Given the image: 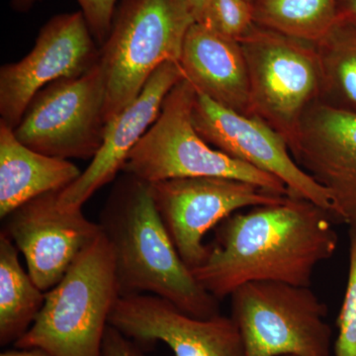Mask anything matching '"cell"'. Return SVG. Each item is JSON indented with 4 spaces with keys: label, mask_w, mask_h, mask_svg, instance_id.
Wrapping results in <instances>:
<instances>
[{
    "label": "cell",
    "mask_w": 356,
    "mask_h": 356,
    "mask_svg": "<svg viewBox=\"0 0 356 356\" xmlns=\"http://www.w3.org/2000/svg\"><path fill=\"white\" fill-rule=\"evenodd\" d=\"M238 42L247 62L252 116L289 145L306 110L320 100L322 74L315 44L257 25Z\"/></svg>",
    "instance_id": "7"
},
{
    "label": "cell",
    "mask_w": 356,
    "mask_h": 356,
    "mask_svg": "<svg viewBox=\"0 0 356 356\" xmlns=\"http://www.w3.org/2000/svg\"><path fill=\"white\" fill-rule=\"evenodd\" d=\"M98 222L113 252L121 296L154 295L197 318L221 314L220 301L199 284L178 254L156 209L151 184L124 173Z\"/></svg>",
    "instance_id": "2"
},
{
    "label": "cell",
    "mask_w": 356,
    "mask_h": 356,
    "mask_svg": "<svg viewBox=\"0 0 356 356\" xmlns=\"http://www.w3.org/2000/svg\"><path fill=\"white\" fill-rule=\"evenodd\" d=\"M288 146L329 194L337 222L356 229V114L315 102Z\"/></svg>",
    "instance_id": "14"
},
{
    "label": "cell",
    "mask_w": 356,
    "mask_h": 356,
    "mask_svg": "<svg viewBox=\"0 0 356 356\" xmlns=\"http://www.w3.org/2000/svg\"><path fill=\"white\" fill-rule=\"evenodd\" d=\"M96 43L108 38L118 0H76Z\"/></svg>",
    "instance_id": "23"
},
{
    "label": "cell",
    "mask_w": 356,
    "mask_h": 356,
    "mask_svg": "<svg viewBox=\"0 0 356 356\" xmlns=\"http://www.w3.org/2000/svg\"><path fill=\"white\" fill-rule=\"evenodd\" d=\"M184 79L178 62H166L156 69L140 95L106 124L102 147L88 168L58 193L63 208H83L95 192L113 181L123 170L134 147L158 119L166 95Z\"/></svg>",
    "instance_id": "15"
},
{
    "label": "cell",
    "mask_w": 356,
    "mask_h": 356,
    "mask_svg": "<svg viewBox=\"0 0 356 356\" xmlns=\"http://www.w3.org/2000/svg\"><path fill=\"white\" fill-rule=\"evenodd\" d=\"M243 356H334L327 307L310 287L250 282L231 295Z\"/></svg>",
    "instance_id": "6"
},
{
    "label": "cell",
    "mask_w": 356,
    "mask_h": 356,
    "mask_svg": "<svg viewBox=\"0 0 356 356\" xmlns=\"http://www.w3.org/2000/svg\"><path fill=\"white\" fill-rule=\"evenodd\" d=\"M192 121L210 146L277 177L291 197L311 201L334 217L327 192L297 163L286 140L266 122L222 107L197 91Z\"/></svg>",
    "instance_id": "11"
},
{
    "label": "cell",
    "mask_w": 356,
    "mask_h": 356,
    "mask_svg": "<svg viewBox=\"0 0 356 356\" xmlns=\"http://www.w3.org/2000/svg\"><path fill=\"white\" fill-rule=\"evenodd\" d=\"M187 2H188L189 8H191L195 22L202 24L205 20L211 0H187Z\"/></svg>",
    "instance_id": "25"
},
{
    "label": "cell",
    "mask_w": 356,
    "mask_h": 356,
    "mask_svg": "<svg viewBox=\"0 0 356 356\" xmlns=\"http://www.w3.org/2000/svg\"><path fill=\"white\" fill-rule=\"evenodd\" d=\"M69 159L46 156L26 147L13 128L0 121V218L33 199L62 191L81 177Z\"/></svg>",
    "instance_id": "17"
},
{
    "label": "cell",
    "mask_w": 356,
    "mask_h": 356,
    "mask_svg": "<svg viewBox=\"0 0 356 356\" xmlns=\"http://www.w3.org/2000/svg\"><path fill=\"white\" fill-rule=\"evenodd\" d=\"M203 25L227 38L240 41L254 29V6L250 0H211Z\"/></svg>",
    "instance_id": "21"
},
{
    "label": "cell",
    "mask_w": 356,
    "mask_h": 356,
    "mask_svg": "<svg viewBox=\"0 0 356 356\" xmlns=\"http://www.w3.org/2000/svg\"><path fill=\"white\" fill-rule=\"evenodd\" d=\"M315 47L322 74L318 102L356 114V23L337 15Z\"/></svg>",
    "instance_id": "19"
},
{
    "label": "cell",
    "mask_w": 356,
    "mask_h": 356,
    "mask_svg": "<svg viewBox=\"0 0 356 356\" xmlns=\"http://www.w3.org/2000/svg\"><path fill=\"white\" fill-rule=\"evenodd\" d=\"M193 23L187 0H121L100 48L107 81L106 124L140 95L161 65L179 63Z\"/></svg>",
    "instance_id": "4"
},
{
    "label": "cell",
    "mask_w": 356,
    "mask_h": 356,
    "mask_svg": "<svg viewBox=\"0 0 356 356\" xmlns=\"http://www.w3.org/2000/svg\"><path fill=\"white\" fill-rule=\"evenodd\" d=\"M195 96V88L185 77L170 90L158 119L134 147L122 172L147 184L175 178H229L290 196L277 177L222 153L199 135L192 121Z\"/></svg>",
    "instance_id": "5"
},
{
    "label": "cell",
    "mask_w": 356,
    "mask_h": 356,
    "mask_svg": "<svg viewBox=\"0 0 356 356\" xmlns=\"http://www.w3.org/2000/svg\"><path fill=\"white\" fill-rule=\"evenodd\" d=\"M60 192L23 204L3 219L1 231L22 252L28 273L44 292L55 287L102 234L99 222L84 216L83 208H63Z\"/></svg>",
    "instance_id": "12"
},
{
    "label": "cell",
    "mask_w": 356,
    "mask_h": 356,
    "mask_svg": "<svg viewBox=\"0 0 356 356\" xmlns=\"http://www.w3.org/2000/svg\"><path fill=\"white\" fill-rule=\"evenodd\" d=\"M156 209L178 254L188 268L206 259V234L248 207L273 205L287 196L242 180L222 177L175 178L151 184Z\"/></svg>",
    "instance_id": "9"
},
{
    "label": "cell",
    "mask_w": 356,
    "mask_h": 356,
    "mask_svg": "<svg viewBox=\"0 0 356 356\" xmlns=\"http://www.w3.org/2000/svg\"><path fill=\"white\" fill-rule=\"evenodd\" d=\"M337 15L356 23V0H339Z\"/></svg>",
    "instance_id": "26"
},
{
    "label": "cell",
    "mask_w": 356,
    "mask_h": 356,
    "mask_svg": "<svg viewBox=\"0 0 356 356\" xmlns=\"http://www.w3.org/2000/svg\"><path fill=\"white\" fill-rule=\"evenodd\" d=\"M0 356H50L38 348H17L3 351Z\"/></svg>",
    "instance_id": "27"
},
{
    "label": "cell",
    "mask_w": 356,
    "mask_h": 356,
    "mask_svg": "<svg viewBox=\"0 0 356 356\" xmlns=\"http://www.w3.org/2000/svg\"><path fill=\"white\" fill-rule=\"evenodd\" d=\"M103 356H147L144 348L108 325L103 341Z\"/></svg>",
    "instance_id": "24"
},
{
    "label": "cell",
    "mask_w": 356,
    "mask_h": 356,
    "mask_svg": "<svg viewBox=\"0 0 356 356\" xmlns=\"http://www.w3.org/2000/svg\"><path fill=\"white\" fill-rule=\"evenodd\" d=\"M107 81L102 62L39 91L14 129L26 147L58 159H93L104 139Z\"/></svg>",
    "instance_id": "8"
},
{
    "label": "cell",
    "mask_w": 356,
    "mask_h": 356,
    "mask_svg": "<svg viewBox=\"0 0 356 356\" xmlns=\"http://www.w3.org/2000/svg\"><path fill=\"white\" fill-rule=\"evenodd\" d=\"M179 65L197 92L252 116L247 62L240 42L193 23L185 37Z\"/></svg>",
    "instance_id": "16"
},
{
    "label": "cell",
    "mask_w": 356,
    "mask_h": 356,
    "mask_svg": "<svg viewBox=\"0 0 356 356\" xmlns=\"http://www.w3.org/2000/svg\"><path fill=\"white\" fill-rule=\"evenodd\" d=\"M337 220L305 199L235 213L220 222L194 277L218 301L250 282L310 287L314 271L336 252Z\"/></svg>",
    "instance_id": "1"
},
{
    "label": "cell",
    "mask_w": 356,
    "mask_h": 356,
    "mask_svg": "<svg viewBox=\"0 0 356 356\" xmlns=\"http://www.w3.org/2000/svg\"><path fill=\"white\" fill-rule=\"evenodd\" d=\"M120 297L113 252L102 234L46 292L38 317L14 348H38L50 356H103L110 316Z\"/></svg>",
    "instance_id": "3"
},
{
    "label": "cell",
    "mask_w": 356,
    "mask_h": 356,
    "mask_svg": "<svg viewBox=\"0 0 356 356\" xmlns=\"http://www.w3.org/2000/svg\"><path fill=\"white\" fill-rule=\"evenodd\" d=\"M40 1L41 0H10V6L16 13H26Z\"/></svg>",
    "instance_id": "28"
},
{
    "label": "cell",
    "mask_w": 356,
    "mask_h": 356,
    "mask_svg": "<svg viewBox=\"0 0 356 356\" xmlns=\"http://www.w3.org/2000/svg\"><path fill=\"white\" fill-rule=\"evenodd\" d=\"M284 356H296V355H284Z\"/></svg>",
    "instance_id": "29"
},
{
    "label": "cell",
    "mask_w": 356,
    "mask_h": 356,
    "mask_svg": "<svg viewBox=\"0 0 356 356\" xmlns=\"http://www.w3.org/2000/svg\"><path fill=\"white\" fill-rule=\"evenodd\" d=\"M346 292L337 320L334 356H356V229H350V259Z\"/></svg>",
    "instance_id": "22"
},
{
    "label": "cell",
    "mask_w": 356,
    "mask_h": 356,
    "mask_svg": "<svg viewBox=\"0 0 356 356\" xmlns=\"http://www.w3.org/2000/svg\"><path fill=\"white\" fill-rule=\"evenodd\" d=\"M250 1H252H252H254V0H250Z\"/></svg>",
    "instance_id": "30"
},
{
    "label": "cell",
    "mask_w": 356,
    "mask_h": 356,
    "mask_svg": "<svg viewBox=\"0 0 356 356\" xmlns=\"http://www.w3.org/2000/svg\"><path fill=\"white\" fill-rule=\"evenodd\" d=\"M339 0H254L255 24L317 44L337 18Z\"/></svg>",
    "instance_id": "20"
},
{
    "label": "cell",
    "mask_w": 356,
    "mask_h": 356,
    "mask_svg": "<svg viewBox=\"0 0 356 356\" xmlns=\"http://www.w3.org/2000/svg\"><path fill=\"white\" fill-rule=\"evenodd\" d=\"M109 325L144 350L161 341L175 356H243L242 339L231 317H191L154 295L121 296Z\"/></svg>",
    "instance_id": "13"
},
{
    "label": "cell",
    "mask_w": 356,
    "mask_h": 356,
    "mask_svg": "<svg viewBox=\"0 0 356 356\" xmlns=\"http://www.w3.org/2000/svg\"><path fill=\"white\" fill-rule=\"evenodd\" d=\"M42 291L24 270L19 250L13 241L0 235V344H14L24 336L43 308Z\"/></svg>",
    "instance_id": "18"
},
{
    "label": "cell",
    "mask_w": 356,
    "mask_h": 356,
    "mask_svg": "<svg viewBox=\"0 0 356 356\" xmlns=\"http://www.w3.org/2000/svg\"><path fill=\"white\" fill-rule=\"evenodd\" d=\"M99 58L81 10L54 16L27 56L0 69V121L14 130L39 91L58 79L83 76Z\"/></svg>",
    "instance_id": "10"
}]
</instances>
